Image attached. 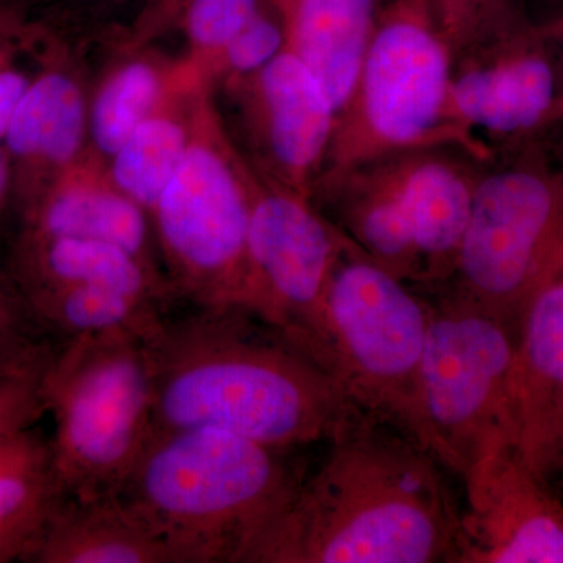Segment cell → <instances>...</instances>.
<instances>
[{
  "mask_svg": "<svg viewBox=\"0 0 563 563\" xmlns=\"http://www.w3.org/2000/svg\"><path fill=\"white\" fill-rule=\"evenodd\" d=\"M87 135L88 102L80 80L65 66H44L33 76L2 139L22 210L58 174L81 161Z\"/></svg>",
  "mask_w": 563,
  "mask_h": 563,
  "instance_id": "obj_16",
  "label": "cell"
},
{
  "mask_svg": "<svg viewBox=\"0 0 563 563\" xmlns=\"http://www.w3.org/2000/svg\"><path fill=\"white\" fill-rule=\"evenodd\" d=\"M514 453L540 479L563 477V274L526 310L515 344Z\"/></svg>",
  "mask_w": 563,
  "mask_h": 563,
  "instance_id": "obj_14",
  "label": "cell"
},
{
  "mask_svg": "<svg viewBox=\"0 0 563 563\" xmlns=\"http://www.w3.org/2000/svg\"><path fill=\"white\" fill-rule=\"evenodd\" d=\"M273 2H274V0H273Z\"/></svg>",
  "mask_w": 563,
  "mask_h": 563,
  "instance_id": "obj_35",
  "label": "cell"
},
{
  "mask_svg": "<svg viewBox=\"0 0 563 563\" xmlns=\"http://www.w3.org/2000/svg\"><path fill=\"white\" fill-rule=\"evenodd\" d=\"M33 322L58 333L63 340L109 333L147 335L166 310L121 292L87 285L31 288L21 291Z\"/></svg>",
  "mask_w": 563,
  "mask_h": 563,
  "instance_id": "obj_22",
  "label": "cell"
},
{
  "mask_svg": "<svg viewBox=\"0 0 563 563\" xmlns=\"http://www.w3.org/2000/svg\"><path fill=\"white\" fill-rule=\"evenodd\" d=\"M185 0H147L140 14V32L143 35L161 31L165 25L176 21Z\"/></svg>",
  "mask_w": 563,
  "mask_h": 563,
  "instance_id": "obj_31",
  "label": "cell"
},
{
  "mask_svg": "<svg viewBox=\"0 0 563 563\" xmlns=\"http://www.w3.org/2000/svg\"><path fill=\"white\" fill-rule=\"evenodd\" d=\"M532 22L462 44L453 54L446 120L468 135L526 136L563 121V87L548 41Z\"/></svg>",
  "mask_w": 563,
  "mask_h": 563,
  "instance_id": "obj_12",
  "label": "cell"
},
{
  "mask_svg": "<svg viewBox=\"0 0 563 563\" xmlns=\"http://www.w3.org/2000/svg\"><path fill=\"white\" fill-rule=\"evenodd\" d=\"M287 44L284 18L263 9L222 51L218 65L233 79H246L276 57Z\"/></svg>",
  "mask_w": 563,
  "mask_h": 563,
  "instance_id": "obj_27",
  "label": "cell"
},
{
  "mask_svg": "<svg viewBox=\"0 0 563 563\" xmlns=\"http://www.w3.org/2000/svg\"><path fill=\"white\" fill-rule=\"evenodd\" d=\"M429 317V296L357 244L343 255L328 292L331 372L361 412L421 444L420 366Z\"/></svg>",
  "mask_w": 563,
  "mask_h": 563,
  "instance_id": "obj_9",
  "label": "cell"
},
{
  "mask_svg": "<svg viewBox=\"0 0 563 563\" xmlns=\"http://www.w3.org/2000/svg\"><path fill=\"white\" fill-rule=\"evenodd\" d=\"M562 274L563 163L529 150L481 174L453 276L437 292L518 335L528 307Z\"/></svg>",
  "mask_w": 563,
  "mask_h": 563,
  "instance_id": "obj_8",
  "label": "cell"
},
{
  "mask_svg": "<svg viewBox=\"0 0 563 563\" xmlns=\"http://www.w3.org/2000/svg\"><path fill=\"white\" fill-rule=\"evenodd\" d=\"M20 290L87 285L131 296L166 310L168 280L135 254L101 240L21 235L16 251Z\"/></svg>",
  "mask_w": 563,
  "mask_h": 563,
  "instance_id": "obj_19",
  "label": "cell"
},
{
  "mask_svg": "<svg viewBox=\"0 0 563 563\" xmlns=\"http://www.w3.org/2000/svg\"><path fill=\"white\" fill-rule=\"evenodd\" d=\"M33 321L27 302L20 290L0 276V350L31 340Z\"/></svg>",
  "mask_w": 563,
  "mask_h": 563,
  "instance_id": "obj_29",
  "label": "cell"
},
{
  "mask_svg": "<svg viewBox=\"0 0 563 563\" xmlns=\"http://www.w3.org/2000/svg\"><path fill=\"white\" fill-rule=\"evenodd\" d=\"M290 453L213 429L152 432L114 495L177 563H246L306 476Z\"/></svg>",
  "mask_w": 563,
  "mask_h": 563,
  "instance_id": "obj_3",
  "label": "cell"
},
{
  "mask_svg": "<svg viewBox=\"0 0 563 563\" xmlns=\"http://www.w3.org/2000/svg\"><path fill=\"white\" fill-rule=\"evenodd\" d=\"M11 191H13V179H11L9 155L0 141V214L9 202Z\"/></svg>",
  "mask_w": 563,
  "mask_h": 563,
  "instance_id": "obj_32",
  "label": "cell"
},
{
  "mask_svg": "<svg viewBox=\"0 0 563 563\" xmlns=\"http://www.w3.org/2000/svg\"><path fill=\"white\" fill-rule=\"evenodd\" d=\"M41 528L27 525H0V563L24 561Z\"/></svg>",
  "mask_w": 563,
  "mask_h": 563,
  "instance_id": "obj_30",
  "label": "cell"
},
{
  "mask_svg": "<svg viewBox=\"0 0 563 563\" xmlns=\"http://www.w3.org/2000/svg\"><path fill=\"white\" fill-rule=\"evenodd\" d=\"M5 2V0H0V3Z\"/></svg>",
  "mask_w": 563,
  "mask_h": 563,
  "instance_id": "obj_34",
  "label": "cell"
},
{
  "mask_svg": "<svg viewBox=\"0 0 563 563\" xmlns=\"http://www.w3.org/2000/svg\"><path fill=\"white\" fill-rule=\"evenodd\" d=\"M451 76L453 49L432 0L380 5L312 198L355 166L396 152L448 147L476 162L490 161L487 144L446 120Z\"/></svg>",
  "mask_w": 563,
  "mask_h": 563,
  "instance_id": "obj_4",
  "label": "cell"
},
{
  "mask_svg": "<svg viewBox=\"0 0 563 563\" xmlns=\"http://www.w3.org/2000/svg\"><path fill=\"white\" fill-rule=\"evenodd\" d=\"M254 179L207 99L198 96L190 147L151 213L174 298L254 312L247 255Z\"/></svg>",
  "mask_w": 563,
  "mask_h": 563,
  "instance_id": "obj_7",
  "label": "cell"
},
{
  "mask_svg": "<svg viewBox=\"0 0 563 563\" xmlns=\"http://www.w3.org/2000/svg\"><path fill=\"white\" fill-rule=\"evenodd\" d=\"M244 80L250 81L257 131L274 181L312 199L335 131L331 99L287 46Z\"/></svg>",
  "mask_w": 563,
  "mask_h": 563,
  "instance_id": "obj_15",
  "label": "cell"
},
{
  "mask_svg": "<svg viewBox=\"0 0 563 563\" xmlns=\"http://www.w3.org/2000/svg\"><path fill=\"white\" fill-rule=\"evenodd\" d=\"M450 151L384 155L317 195L363 254L422 295L453 276L481 179Z\"/></svg>",
  "mask_w": 563,
  "mask_h": 563,
  "instance_id": "obj_5",
  "label": "cell"
},
{
  "mask_svg": "<svg viewBox=\"0 0 563 563\" xmlns=\"http://www.w3.org/2000/svg\"><path fill=\"white\" fill-rule=\"evenodd\" d=\"M70 2L79 3L84 10L99 11L101 13V11H111L128 5L131 0H70Z\"/></svg>",
  "mask_w": 563,
  "mask_h": 563,
  "instance_id": "obj_33",
  "label": "cell"
},
{
  "mask_svg": "<svg viewBox=\"0 0 563 563\" xmlns=\"http://www.w3.org/2000/svg\"><path fill=\"white\" fill-rule=\"evenodd\" d=\"M462 481L459 563H563V501L514 451L477 462Z\"/></svg>",
  "mask_w": 563,
  "mask_h": 563,
  "instance_id": "obj_13",
  "label": "cell"
},
{
  "mask_svg": "<svg viewBox=\"0 0 563 563\" xmlns=\"http://www.w3.org/2000/svg\"><path fill=\"white\" fill-rule=\"evenodd\" d=\"M22 217V235L101 240L158 269L150 213L81 161L58 174Z\"/></svg>",
  "mask_w": 563,
  "mask_h": 563,
  "instance_id": "obj_17",
  "label": "cell"
},
{
  "mask_svg": "<svg viewBox=\"0 0 563 563\" xmlns=\"http://www.w3.org/2000/svg\"><path fill=\"white\" fill-rule=\"evenodd\" d=\"M428 296L431 317L420 366L424 444L462 477L477 462L514 451L510 376L517 335L448 292Z\"/></svg>",
  "mask_w": 563,
  "mask_h": 563,
  "instance_id": "obj_10",
  "label": "cell"
},
{
  "mask_svg": "<svg viewBox=\"0 0 563 563\" xmlns=\"http://www.w3.org/2000/svg\"><path fill=\"white\" fill-rule=\"evenodd\" d=\"M354 244L312 199L255 174L247 232L254 313L280 328L329 372L328 292Z\"/></svg>",
  "mask_w": 563,
  "mask_h": 563,
  "instance_id": "obj_11",
  "label": "cell"
},
{
  "mask_svg": "<svg viewBox=\"0 0 563 563\" xmlns=\"http://www.w3.org/2000/svg\"><path fill=\"white\" fill-rule=\"evenodd\" d=\"M44 401L54 418L49 444L63 496L114 495L152 433L146 335L66 340L47 369Z\"/></svg>",
  "mask_w": 563,
  "mask_h": 563,
  "instance_id": "obj_6",
  "label": "cell"
},
{
  "mask_svg": "<svg viewBox=\"0 0 563 563\" xmlns=\"http://www.w3.org/2000/svg\"><path fill=\"white\" fill-rule=\"evenodd\" d=\"M263 0H185L177 14L192 49L217 62L261 11Z\"/></svg>",
  "mask_w": 563,
  "mask_h": 563,
  "instance_id": "obj_26",
  "label": "cell"
},
{
  "mask_svg": "<svg viewBox=\"0 0 563 563\" xmlns=\"http://www.w3.org/2000/svg\"><path fill=\"white\" fill-rule=\"evenodd\" d=\"M35 563H177L168 543L118 495L62 498L24 559Z\"/></svg>",
  "mask_w": 563,
  "mask_h": 563,
  "instance_id": "obj_18",
  "label": "cell"
},
{
  "mask_svg": "<svg viewBox=\"0 0 563 563\" xmlns=\"http://www.w3.org/2000/svg\"><path fill=\"white\" fill-rule=\"evenodd\" d=\"M21 24L9 11H0V141L5 135L13 111L27 90L33 76H29L18 62V38Z\"/></svg>",
  "mask_w": 563,
  "mask_h": 563,
  "instance_id": "obj_28",
  "label": "cell"
},
{
  "mask_svg": "<svg viewBox=\"0 0 563 563\" xmlns=\"http://www.w3.org/2000/svg\"><path fill=\"white\" fill-rule=\"evenodd\" d=\"M62 498L49 442L32 428L0 443V525L43 528Z\"/></svg>",
  "mask_w": 563,
  "mask_h": 563,
  "instance_id": "obj_24",
  "label": "cell"
},
{
  "mask_svg": "<svg viewBox=\"0 0 563 563\" xmlns=\"http://www.w3.org/2000/svg\"><path fill=\"white\" fill-rule=\"evenodd\" d=\"M288 49L317 77L336 114L357 84L379 0H274Z\"/></svg>",
  "mask_w": 563,
  "mask_h": 563,
  "instance_id": "obj_20",
  "label": "cell"
},
{
  "mask_svg": "<svg viewBox=\"0 0 563 563\" xmlns=\"http://www.w3.org/2000/svg\"><path fill=\"white\" fill-rule=\"evenodd\" d=\"M146 346L152 432L213 429L292 451L361 413L324 365L244 307L165 314Z\"/></svg>",
  "mask_w": 563,
  "mask_h": 563,
  "instance_id": "obj_1",
  "label": "cell"
},
{
  "mask_svg": "<svg viewBox=\"0 0 563 563\" xmlns=\"http://www.w3.org/2000/svg\"><path fill=\"white\" fill-rule=\"evenodd\" d=\"M192 113L195 106L190 113H181L173 92L110 158L107 176L111 184L143 207L150 217L190 147Z\"/></svg>",
  "mask_w": 563,
  "mask_h": 563,
  "instance_id": "obj_21",
  "label": "cell"
},
{
  "mask_svg": "<svg viewBox=\"0 0 563 563\" xmlns=\"http://www.w3.org/2000/svg\"><path fill=\"white\" fill-rule=\"evenodd\" d=\"M173 91L172 77L150 57L132 58L111 69L88 106V135L96 152L113 157Z\"/></svg>",
  "mask_w": 563,
  "mask_h": 563,
  "instance_id": "obj_23",
  "label": "cell"
},
{
  "mask_svg": "<svg viewBox=\"0 0 563 563\" xmlns=\"http://www.w3.org/2000/svg\"><path fill=\"white\" fill-rule=\"evenodd\" d=\"M54 352L32 339L0 350V443L32 429L46 412L44 380Z\"/></svg>",
  "mask_w": 563,
  "mask_h": 563,
  "instance_id": "obj_25",
  "label": "cell"
},
{
  "mask_svg": "<svg viewBox=\"0 0 563 563\" xmlns=\"http://www.w3.org/2000/svg\"><path fill=\"white\" fill-rule=\"evenodd\" d=\"M328 443L246 563H459L462 509L435 454L363 412Z\"/></svg>",
  "mask_w": 563,
  "mask_h": 563,
  "instance_id": "obj_2",
  "label": "cell"
}]
</instances>
